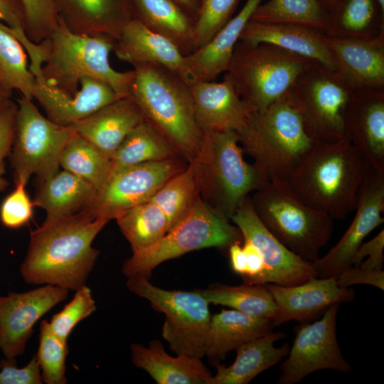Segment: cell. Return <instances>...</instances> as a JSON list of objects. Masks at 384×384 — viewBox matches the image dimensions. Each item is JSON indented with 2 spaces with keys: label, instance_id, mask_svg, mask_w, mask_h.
<instances>
[{
  "label": "cell",
  "instance_id": "32",
  "mask_svg": "<svg viewBox=\"0 0 384 384\" xmlns=\"http://www.w3.org/2000/svg\"><path fill=\"white\" fill-rule=\"evenodd\" d=\"M272 321L235 309H223L210 318L205 355L213 362L245 342L272 331Z\"/></svg>",
  "mask_w": 384,
  "mask_h": 384
},
{
  "label": "cell",
  "instance_id": "35",
  "mask_svg": "<svg viewBox=\"0 0 384 384\" xmlns=\"http://www.w3.org/2000/svg\"><path fill=\"white\" fill-rule=\"evenodd\" d=\"M60 166L90 183L97 191L114 168L111 159L75 132L64 146Z\"/></svg>",
  "mask_w": 384,
  "mask_h": 384
},
{
  "label": "cell",
  "instance_id": "29",
  "mask_svg": "<svg viewBox=\"0 0 384 384\" xmlns=\"http://www.w3.org/2000/svg\"><path fill=\"white\" fill-rule=\"evenodd\" d=\"M285 337L281 332H269L244 343L235 351V360L229 366L217 363V373L211 384H247L260 373L281 362L288 354L285 343L276 347L274 343Z\"/></svg>",
  "mask_w": 384,
  "mask_h": 384
},
{
  "label": "cell",
  "instance_id": "1",
  "mask_svg": "<svg viewBox=\"0 0 384 384\" xmlns=\"http://www.w3.org/2000/svg\"><path fill=\"white\" fill-rule=\"evenodd\" d=\"M109 220L85 210L43 223L30 235L20 266L28 284L76 291L85 285L99 255L92 242Z\"/></svg>",
  "mask_w": 384,
  "mask_h": 384
},
{
  "label": "cell",
  "instance_id": "48",
  "mask_svg": "<svg viewBox=\"0 0 384 384\" xmlns=\"http://www.w3.org/2000/svg\"><path fill=\"white\" fill-rule=\"evenodd\" d=\"M17 111V102L10 98L0 105V176L5 174V158L14 142Z\"/></svg>",
  "mask_w": 384,
  "mask_h": 384
},
{
  "label": "cell",
  "instance_id": "33",
  "mask_svg": "<svg viewBox=\"0 0 384 384\" xmlns=\"http://www.w3.org/2000/svg\"><path fill=\"white\" fill-rule=\"evenodd\" d=\"M383 17L376 0H338L328 11L324 34L371 40L384 33Z\"/></svg>",
  "mask_w": 384,
  "mask_h": 384
},
{
  "label": "cell",
  "instance_id": "30",
  "mask_svg": "<svg viewBox=\"0 0 384 384\" xmlns=\"http://www.w3.org/2000/svg\"><path fill=\"white\" fill-rule=\"evenodd\" d=\"M96 194L90 183L63 169L40 182L33 203L46 212L44 222H50L87 210Z\"/></svg>",
  "mask_w": 384,
  "mask_h": 384
},
{
  "label": "cell",
  "instance_id": "21",
  "mask_svg": "<svg viewBox=\"0 0 384 384\" xmlns=\"http://www.w3.org/2000/svg\"><path fill=\"white\" fill-rule=\"evenodd\" d=\"M197 122L204 132L239 131L253 112L236 92L226 73L221 82L188 83Z\"/></svg>",
  "mask_w": 384,
  "mask_h": 384
},
{
  "label": "cell",
  "instance_id": "34",
  "mask_svg": "<svg viewBox=\"0 0 384 384\" xmlns=\"http://www.w3.org/2000/svg\"><path fill=\"white\" fill-rule=\"evenodd\" d=\"M196 291L209 304L228 306L253 317L273 321L277 314V306L265 284H219Z\"/></svg>",
  "mask_w": 384,
  "mask_h": 384
},
{
  "label": "cell",
  "instance_id": "14",
  "mask_svg": "<svg viewBox=\"0 0 384 384\" xmlns=\"http://www.w3.org/2000/svg\"><path fill=\"white\" fill-rule=\"evenodd\" d=\"M338 303L331 305L322 317L312 323H303L295 329V338L281 363L279 384H295L320 370L341 373L352 370L343 356L336 335Z\"/></svg>",
  "mask_w": 384,
  "mask_h": 384
},
{
  "label": "cell",
  "instance_id": "24",
  "mask_svg": "<svg viewBox=\"0 0 384 384\" xmlns=\"http://www.w3.org/2000/svg\"><path fill=\"white\" fill-rule=\"evenodd\" d=\"M116 57L133 67L156 64L180 75L187 83L189 80L185 56L169 39L151 31L138 19L129 21L123 28L113 49Z\"/></svg>",
  "mask_w": 384,
  "mask_h": 384
},
{
  "label": "cell",
  "instance_id": "27",
  "mask_svg": "<svg viewBox=\"0 0 384 384\" xmlns=\"http://www.w3.org/2000/svg\"><path fill=\"white\" fill-rule=\"evenodd\" d=\"M247 43H267L316 61L336 70L325 34L304 26L250 20L240 39Z\"/></svg>",
  "mask_w": 384,
  "mask_h": 384
},
{
  "label": "cell",
  "instance_id": "12",
  "mask_svg": "<svg viewBox=\"0 0 384 384\" xmlns=\"http://www.w3.org/2000/svg\"><path fill=\"white\" fill-rule=\"evenodd\" d=\"M18 111L11 159L14 181L28 183L36 175L39 182L54 176L61 152L74 134L72 126L58 124L44 117L31 100H17Z\"/></svg>",
  "mask_w": 384,
  "mask_h": 384
},
{
  "label": "cell",
  "instance_id": "51",
  "mask_svg": "<svg viewBox=\"0 0 384 384\" xmlns=\"http://www.w3.org/2000/svg\"><path fill=\"white\" fill-rule=\"evenodd\" d=\"M339 287H349L355 284L371 285L383 291L384 289V271L363 267L361 266H352L345 271L336 279Z\"/></svg>",
  "mask_w": 384,
  "mask_h": 384
},
{
  "label": "cell",
  "instance_id": "44",
  "mask_svg": "<svg viewBox=\"0 0 384 384\" xmlns=\"http://www.w3.org/2000/svg\"><path fill=\"white\" fill-rule=\"evenodd\" d=\"M25 15V32L34 43L46 38L58 26L59 13L54 0H20Z\"/></svg>",
  "mask_w": 384,
  "mask_h": 384
},
{
  "label": "cell",
  "instance_id": "53",
  "mask_svg": "<svg viewBox=\"0 0 384 384\" xmlns=\"http://www.w3.org/2000/svg\"><path fill=\"white\" fill-rule=\"evenodd\" d=\"M337 1L338 0H319L326 9L328 10V11Z\"/></svg>",
  "mask_w": 384,
  "mask_h": 384
},
{
  "label": "cell",
  "instance_id": "55",
  "mask_svg": "<svg viewBox=\"0 0 384 384\" xmlns=\"http://www.w3.org/2000/svg\"><path fill=\"white\" fill-rule=\"evenodd\" d=\"M379 9L383 15H384V0H376Z\"/></svg>",
  "mask_w": 384,
  "mask_h": 384
},
{
  "label": "cell",
  "instance_id": "15",
  "mask_svg": "<svg viewBox=\"0 0 384 384\" xmlns=\"http://www.w3.org/2000/svg\"><path fill=\"white\" fill-rule=\"evenodd\" d=\"M348 228L338 242L323 257L311 262L320 278L336 279L352 267L353 258L364 239L384 218V173L367 169Z\"/></svg>",
  "mask_w": 384,
  "mask_h": 384
},
{
  "label": "cell",
  "instance_id": "4",
  "mask_svg": "<svg viewBox=\"0 0 384 384\" xmlns=\"http://www.w3.org/2000/svg\"><path fill=\"white\" fill-rule=\"evenodd\" d=\"M115 41L70 31L59 18L57 28L38 44L42 58L41 75L50 86L71 95L80 80L92 78L110 85L119 96H128L134 70L120 72L110 63Z\"/></svg>",
  "mask_w": 384,
  "mask_h": 384
},
{
  "label": "cell",
  "instance_id": "52",
  "mask_svg": "<svg viewBox=\"0 0 384 384\" xmlns=\"http://www.w3.org/2000/svg\"><path fill=\"white\" fill-rule=\"evenodd\" d=\"M195 20L198 14L201 0H174Z\"/></svg>",
  "mask_w": 384,
  "mask_h": 384
},
{
  "label": "cell",
  "instance_id": "16",
  "mask_svg": "<svg viewBox=\"0 0 384 384\" xmlns=\"http://www.w3.org/2000/svg\"><path fill=\"white\" fill-rule=\"evenodd\" d=\"M230 220L240 230L242 240L250 242L260 253L265 268L266 284L293 286L317 277L311 262L295 255L270 232L248 196Z\"/></svg>",
  "mask_w": 384,
  "mask_h": 384
},
{
  "label": "cell",
  "instance_id": "37",
  "mask_svg": "<svg viewBox=\"0 0 384 384\" xmlns=\"http://www.w3.org/2000/svg\"><path fill=\"white\" fill-rule=\"evenodd\" d=\"M115 220L133 253L154 245L169 231L166 215L150 201L122 212Z\"/></svg>",
  "mask_w": 384,
  "mask_h": 384
},
{
  "label": "cell",
  "instance_id": "36",
  "mask_svg": "<svg viewBox=\"0 0 384 384\" xmlns=\"http://www.w3.org/2000/svg\"><path fill=\"white\" fill-rule=\"evenodd\" d=\"M20 41L0 22V90L9 96L14 90L33 100L36 78Z\"/></svg>",
  "mask_w": 384,
  "mask_h": 384
},
{
  "label": "cell",
  "instance_id": "20",
  "mask_svg": "<svg viewBox=\"0 0 384 384\" xmlns=\"http://www.w3.org/2000/svg\"><path fill=\"white\" fill-rule=\"evenodd\" d=\"M33 97L52 122L70 126L107 104L121 97L110 85L100 80L84 78L75 95L48 85L41 74L34 75Z\"/></svg>",
  "mask_w": 384,
  "mask_h": 384
},
{
  "label": "cell",
  "instance_id": "38",
  "mask_svg": "<svg viewBox=\"0 0 384 384\" xmlns=\"http://www.w3.org/2000/svg\"><path fill=\"white\" fill-rule=\"evenodd\" d=\"M328 10L319 0H269L260 4L251 20L293 24L325 33Z\"/></svg>",
  "mask_w": 384,
  "mask_h": 384
},
{
  "label": "cell",
  "instance_id": "28",
  "mask_svg": "<svg viewBox=\"0 0 384 384\" xmlns=\"http://www.w3.org/2000/svg\"><path fill=\"white\" fill-rule=\"evenodd\" d=\"M132 361L146 371L158 384H211L213 375L201 358L184 355H169L160 341L146 347L131 346Z\"/></svg>",
  "mask_w": 384,
  "mask_h": 384
},
{
  "label": "cell",
  "instance_id": "19",
  "mask_svg": "<svg viewBox=\"0 0 384 384\" xmlns=\"http://www.w3.org/2000/svg\"><path fill=\"white\" fill-rule=\"evenodd\" d=\"M265 285L277 306V314L272 321L274 326L293 320L306 323L331 305L350 302L355 297L353 289L339 287L333 278L316 277L293 286Z\"/></svg>",
  "mask_w": 384,
  "mask_h": 384
},
{
  "label": "cell",
  "instance_id": "40",
  "mask_svg": "<svg viewBox=\"0 0 384 384\" xmlns=\"http://www.w3.org/2000/svg\"><path fill=\"white\" fill-rule=\"evenodd\" d=\"M199 196L192 166L171 178L150 199L166 217L169 230L188 212Z\"/></svg>",
  "mask_w": 384,
  "mask_h": 384
},
{
  "label": "cell",
  "instance_id": "41",
  "mask_svg": "<svg viewBox=\"0 0 384 384\" xmlns=\"http://www.w3.org/2000/svg\"><path fill=\"white\" fill-rule=\"evenodd\" d=\"M68 353L67 339L53 334L48 321L43 320L40 326L39 345L36 358L38 361L43 383L65 384L66 378V358Z\"/></svg>",
  "mask_w": 384,
  "mask_h": 384
},
{
  "label": "cell",
  "instance_id": "26",
  "mask_svg": "<svg viewBox=\"0 0 384 384\" xmlns=\"http://www.w3.org/2000/svg\"><path fill=\"white\" fill-rule=\"evenodd\" d=\"M263 0H247L239 13L205 45L185 56L189 82L213 81L228 70L233 50L246 24Z\"/></svg>",
  "mask_w": 384,
  "mask_h": 384
},
{
  "label": "cell",
  "instance_id": "2",
  "mask_svg": "<svg viewBox=\"0 0 384 384\" xmlns=\"http://www.w3.org/2000/svg\"><path fill=\"white\" fill-rule=\"evenodd\" d=\"M367 167L345 137L315 143L286 181L298 198L333 219L355 210Z\"/></svg>",
  "mask_w": 384,
  "mask_h": 384
},
{
  "label": "cell",
  "instance_id": "54",
  "mask_svg": "<svg viewBox=\"0 0 384 384\" xmlns=\"http://www.w3.org/2000/svg\"><path fill=\"white\" fill-rule=\"evenodd\" d=\"M8 185L9 182L3 176H0V192L4 191Z\"/></svg>",
  "mask_w": 384,
  "mask_h": 384
},
{
  "label": "cell",
  "instance_id": "17",
  "mask_svg": "<svg viewBox=\"0 0 384 384\" xmlns=\"http://www.w3.org/2000/svg\"><path fill=\"white\" fill-rule=\"evenodd\" d=\"M68 289L44 284L25 292L0 296V350L5 358L23 353L37 321L68 295Z\"/></svg>",
  "mask_w": 384,
  "mask_h": 384
},
{
  "label": "cell",
  "instance_id": "5",
  "mask_svg": "<svg viewBox=\"0 0 384 384\" xmlns=\"http://www.w3.org/2000/svg\"><path fill=\"white\" fill-rule=\"evenodd\" d=\"M191 165L201 198L230 220L249 193L268 180L243 158L235 131L204 132L201 148Z\"/></svg>",
  "mask_w": 384,
  "mask_h": 384
},
{
  "label": "cell",
  "instance_id": "57",
  "mask_svg": "<svg viewBox=\"0 0 384 384\" xmlns=\"http://www.w3.org/2000/svg\"><path fill=\"white\" fill-rule=\"evenodd\" d=\"M0 92H1V90H0ZM5 95H6V94H5Z\"/></svg>",
  "mask_w": 384,
  "mask_h": 384
},
{
  "label": "cell",
  "instance_id": "25",
  "mask_svg": "<svg viewBox=\"0 0 384 384\" xmlns=\"http://www.w3.org/2000/svg\"><path fill=\"white\" fill-rule=\"evenodd\" d=\"M143 121L141 110L128 95L107 104L71 126L111 159L128 134Z\"/></svg>",
  "mask_w": 384,
  "mask_h": 384
},
{
  "label": "cell",
  "instance_id": "42",
  "mask_svg": "<svg viewBox=\"0 0 384 384\" xmlns=\"http://www.w3.org/2000/svg\"><path fill=\"white\" fill-rule=\"evenodd\" d=\"M240 0H201L195 20L196 49L207 43L232 18Z\"/></svg>",
  "mask_w": 384,
  "mask_h": 384
},
{
  "label": "cell",
  "instance_id": "47",
  "mask_svg": "<svg viewBox=\"0 0 384 384\" xmlns=\"http://www.w3.org/2000/svg\"><path fill=\"white\" fill-rule=\"evenodd\" d=\"M41 368L36 356L22 368H18L16 359L0 361V384H41Z\"/></svg>",
  "mask_w": 384,
  "mask_h": 384
},
{
  "label": "cell",
  "instance_id": "46",
  "mask_svg": "<svg viewBox=\"0 0 384 384\" xmlns=\"http://www.w3.org/2000/svg\"><path fill=\"white\" fill-rule=\"evenodd\" d=\"M14 189L4 199L0 206V221L3 226L18 229L25 225L33 216V203L26 190V183L15 182Z\"/></svg>",
  "mask_w": 384,
  "mask_h": 384
},
{
  "label": "cell",
  "instance_id": "43",
  "mask_svg": "<svg viewBox=\"0 0 384 384\" xmlns=\"http://www.w3.org/2000/svg\"><path fill=\"white\" fill-rule=\"evenodd\" d=\"M96 308L90 288L84 285L75 291L61 311L52 316L48 326L56 336L68 340L76 325L94 313Z\"/></svg>",
  "mask_w": 384,
  "mask_h": 384
},
{
  "label": "cell",
  "instance_id": "10",
  "mask_svg": "<svg viewBox=\"0 0 384 384\" xmlns=\"http://www.w3.org/2000/svg\"><path fill=\"white\" fill-rule=\"evenodd\" d=\"M240 230L217 214L200 197L164 236L151 247L133 253L122 265V273L149 279L161 263L205 247H226L242 242Z\"/></svg>",
  "mask_w": 384,
  "mask_h": 384
},
{
  "label": "cell",
  "instance_id": "56",
  "mask_svg": "<svg viewBox=\"0 0 384 384\" xmlns=\"http://www.w3.org/2000/svg\"><path fill=\"white\" fill-rule=\"evenodd\" d=\"M10 97L0 92V105L9 99Z\"/></svg>",
  "mask_w": 384,
  "mask_h": 384
},
{
  "label": "cell",
  "instance_id": "9",
  "mask_svg": "<svg viewBox=\"0 0 384 384\" xmlns=\"http://www.w3.org/2000/svg\"><path fill=\"white\" fill-rule=\"evenodd\" d=\"M356 87L337 70L313 60L284 97L309 137L315 143L330 144L345 137L344 110Z\"/></svg>",
  "mask_w": 384,
  "mask_h": 384
},
{
  "label": "cell",
  "instance_id": "22",
  "mask_svg": "<svg viewBox=\"0 0 384 384\" xmlns=\"http://www.w3.org/2000/svg\"><path fill=\"white\" fill-rule=\"evenodd\" d=\"M59 18L72 32L116 41L136 18L133 0H54Z\"/></svg>",
  "mask_w": 384,
  "mask_h": 384
},
{
  "label": "cell",
  "instance_id": "7",
  "mask_svg": "<svg viewBox=\"0 0 384 384\" xmlns=\"http://www.w3.org/2000/svg\"><path fill=\"white\" fill-rule=\"evenodd\" d=\"M250 198L260 220L287 248L309 262L319 257L333 232L330 215L305 204L284 181H267Z\"/></svg>",
  "mask_w": 384,
  "mask_h": 384
},
{
  "label": "cell",
  "instance_id": "3",
  "mask_svg": "<svg viewBox=\"0 0 384 384\" xmlns=\"http://www.w3.org/2000/svg\"><path fill=\"white\" fill-rule=\"evenodd\" d=\"M129 95L151 124L189 162L198 154L204 139L195 114L188 83L156 64L134 67Z\"/></svg>",
  "mask_w": 384,
  "mask_h": 384
},
{
  "label": "cell",
  "instance_id": "13",
  "mask_svg": "<svg viewBox=\"0 0 384 384\" xmlns=\"http://www.w3.org/2000/svg\"><path fill=\"white\" fill-rule=\"evenodd\" d=\"M175 157L132 165L114 166L108 179L97 191L87 210L107 220L122 212L150 201L174 176L184 169Z\"/></svg>",
  "mask_w": 384,
  "mask_h": 384
},
{
  "label": "cell",
  "instance_id": "31",
  "mask_svg": "<svg viewBox=\"0 0 384 384\" xmlns=\"http://www.w3.org/2000/svg\"><path fill=\"white\" fill-rule=\"evenodd\" d=\"M136 19L171 41L184 55L196 50L195 19L174 0H133Z\"/></svg>",
  "mask_w": 384,
  "mask_h": 384
},
{
  "label": "cell",
  "instance_id": "23",
  "mask_svg": "<svg viewBox=\"0 0 384 384\" xmlns=\"http://www.w3.org/2000/svg\"><path fill=\"white\" fill-rule=\"evenodd\" d=\"M335 69L356 87L384 89V33L371 40L328 36Z\"/></svg>",
  "mask_w": 384,
  "mask_h": 384
},
{
  "label": "cell",
  "instance_id": "45",
  "mask_svg": "<svg viewBox=\"0 0 384 384\" xmlns=\"http://www.w3.org/2000/svg\"><path fill=\"white\" fill-rule=\"evenodd\" d=\"M231 268L243 283L265 284V268L257 249L249 242H236L229 247Z\"/></svg>",
  "mask_w": 384,
  "mask_h": 384
},
{
  "label": "cell",
  "instance_id": "11",
  "mask_svg": "<svg viewBox=\"0 0 384 384\" xmlns=\"http://www.w3.org/2000/svg\"><path fill=\"white\" fill-rule=\"evenodd\" d=\"M127 286L164 314L162 336L176 355L197 358L205 356L211 316L210 304L201 294L196 290L163 289L140 276L128 277Z\"/></svg>",
  "mask_w": 384,
  "mask_h": 384
},
{
  "label": "cell",
  "instance_id": "50",
  "mask_svg": "<svg viewBox=\"0 0 384 384\" xmlns=\"http://www.w3.org/2000/svg\"><path fill=\"white\" fill-rule=\"evenodd\" d=\"M384 230L374 238L363 242L356 251L352 261V266L375 270H383L384 262Z\"/></svg>",
  "mask_w": 384,
  "mask_h": 384
},
{
  "label": "cell",
  "instance_id": "39",
  "mask_svg": "<svg viewBox=\"0 0 384 384\" xmlns=\"http://www.w3.org/2000/svg\"><path fill=\"white\" fill-rule=\"evenodd\" d=\"M177 151L151 124L143 121L132 129L111 157L114 166L174 158Z\"/></svg>",
  "mask_w": 384,
  "mask_h": 384
},
{
  "label": "cell",
  "instance_id": "18",
  "mask_svg": "<svg viewBox=\"0 0 384 384\" xmlns=\"http://www.w3.org/2000/svg\"><path fill=\"white\" fill-rule=\"evenodd\" d=\"M345 137L368 169L384 173V89L356 87L344 110Z\"/></svg>",
  "mask_w": 384,
  "mask_h": 384
},
{
  "label": "cell",
  "instance_id": "8",
  "mask_svg": "<svg viewBox=\"0 0 384 384\" xmlns=\"http://www.w3.org/2000/svg\"><path fill=\"white\" fill-rule=\"evenodd\" d=\"M311 61L273 45L239 41L226 73L252 112H262L285 95Z\"/></svg>",
  "mask_w": 384,
  "mask_h": 384
},
{
  "label": "cell",
  "instance_id": "49",
  "mask_svg": "<svg viewBox=\"0 0 384 384\" xmlns=\"http://www.w3.org/2000/svg\"><path fill=\"white\" fill-rule=\"evenodd\" d=\"M0 22L4 27L15 36L26 50L33 46V42L25 32V15L23 10L10 0H0Z\"/></svg>",
  "mask_w": 384,
  "mask_h": 384
},
{
  "label": "cell",
  "instance_id": "6",
  "mask_svg": "<svg viewBox=\"0 0 384 384\" xmlns=\"http://www.w3.org/2000/svg\"><path fill=\"white\" fill-rule=\"evenodd\" d=\"M236 133L243 152L268 181H286L315 144L284 97L252 112Z\"/></svg>",
  "mask_w": 384,
  "mask_h": 384
}]
</instances>
